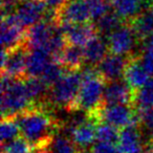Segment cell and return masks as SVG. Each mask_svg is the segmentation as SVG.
<instances>
[{
    "label": "cell",
    "instance_id": "cell-1",
    "mask_svg": "<svg viewBox=\"0 0 153 153\" xmlns=\"http://www.w3.org/2000/svg\"><path fill=\"white\" fill-rule=\"evenodd\" d=\"M47 105L46 102L36 104L14 117L19 125L23 138L30 143L34 150L51 147L56 133L61 128Z\"/></svg>",
    "mask_w": 153,
    "mask_h": 153
},
{
    "label": "cell",
    "instance_id": "cell-2",
    "mask_svg": "<svg viewBox=\"0 0 153 153\" xmlns=\"http://www.w3.org/2000/svg\"><path fill=\"white\" fill-rule=\"evenodd\" d=\"M26 89L24 79L7 76L1 78V114L2 119L15 117L35 106Z\"/></svg>",
    "mask_w": 153,
    "mask_h": 153
},
{
    "label": "cell",
    "instance_id": "cell-3",
    "mask_svg": "<svg viewBox=\"0 0 153 153\" xmlns=\"http://www.w3.org/2000/svg\"><path fill=\"white\" fill-rule=\"evenodd\" d=\"M81 74V87L72 112L84 111L86 114H88L103 105L106 81L99 74L97 68L92 66L84 69Z\"/></svg>",
    "mask_w": 153,
    "mask_h": 153
},
{
    "label": "cell",
    "instance_id": "cell-4",
    "mask_svg": "<svg viewBox=\"0 0 153 153\" xmlns=\"http://www.w3.org/2000/svg\"><path fill=\"white\" fill-rule=\"evenodd\" d=\"M81 83V72L67 71L57 83L51 87L47 103L72 112L80 91Z\"/></svg>",
    "mask_w": 153,
    "mask_h": 153
},
{
    "label": "cell",
    "instance_id": "cell-5",
    "mask_svg": "<svg viewBox=\"0 0 153 153\" xmlns=\"http://www.w3.org/2000/svg\"><path fill=\"white\" fill-rule=\"evenodd\" d=\"M87 117L96 124L106 123L115 128H124L129 126H140V122L133 105H104L92 112Z\"/></svg>",
    "mask_w": 153,
    "mask_h": 153
},
{
    "label": "cell",
    "instance_id": "cell-6",
    "mask_svg": "<svg viewBox=\"0 0 153 153\" xmlns=\"http://www.w3.org/2000/svg\"><path fill=\"white\" fill-rule=\"evenodd\" d=\"M27 44L20 45L12 51L2 49L1 51V72L2 76H7L15 79H25L26 64L30 53Z\"/></svg>",
    "mask_w": 153,
    "mask_h": 153
},
{
    "label": "cell",
    "instance_id": "cell-7",
    "mask_svg": "<svg viewBox=\"0 0 153 153\" xmlns=\"http://www.w3.org/2000/svg\"><path fill=\"white\" fill-rule=\"evenodd\" d=\"M26 43V30L20 23L15 13L2 15L1 19V45L2 49L12 51Z\"/></svg>",
    "mask_w": 153,
    "mask_h": 153
},
{
    "label": "cell",
    "instance_id": "cell-8",
    "mask_svg": "<svg viewBox=\"0 0 153 153\" xmlns=\"http://www.w3.org/2000/svg\"><path fill=\"white\" fill-rule=\"evenodd\" d=\"M140 43L133 28L128 22L107 37V44L110 53L120 56H132L134 47Z\"/></svg>",
    "mask_w": 153,
    "mask_h": 153
},
{
    "label": "cell",
    "instance_id": "cell-9",
    "mask_svg": "<svg viewBox=\"0 0 153 153\" xmlns=\"http://www.w3.org/2000/svg\"><path fill=\"white\" fill-rule=\"evenodd\" d=\"M58 30L59 26L55 22L46 19H43L42 21L28 27L26 30V44L30 51L43 49L47 51L49 43Z\"/></svg>",
    "mask_w": 153,
    "mask_h": 153
},
{
    "label": "cell",
    "instance_id": "cell-10",
    "mask_svg": "<svg viewBox=\"0 0 153 153\" xmlns=\"http://www.w3.org/2000/svg\"><path fill=\"white\" fill-rule=\"evenodd\" d=\"M91 14L87 0H72L67 2L59 12L55 18V23L84 24L90 23Z\"/></svg>",
    "mask_w": 153,
    "mask_h": 153
},
{
    "label": "cell",
    "instance_id": "cell-11",
    "mask_svg": "<svg viewBox=\"0 0 153 153\" xmlns=\"http://www.w3.org/2000/svg\"><path fill=\"white\" fill-rule=\"evenodd\" d=\"M65 36L67 44L84 47L91 39H94L98 34V30L94 23L84 24H71V23H60L58 25Z\"/></svg>",
    "mask_w": 153,
    "mask_h": 153
},
{
    "label": "cell",
    "instance_id": "cell-12",
    "mask_svg": "<svg viewBox=\"0 0 153 153\" xmlns=\"http://www.w3.org/2000/svg\"><path fill=\"white\" fill-rule=\"evenodd\" d=\"M123 78L124 81L128 84V86L134 92V94L148 84V82L150 81V76L143 65L142 56H129Z\"/></svg>",
    "mask_w": 153,
    "mask_h": 153
},
{
    "label": "cell",
    "instance_id": "cell-13",
    "mask_svg": "<svg viewBox=\"0 0 153 153\" xmlns=\"http://www.w3.org/2000/svg\"><path fill=\"white\" fill-rule=\"evenodd\" d=\"M104 105H133L135 94L125 81L117 80L106 85L103 97Z\"/></svg>",
    "mask_w": 153,
    "mask_h": 153
},
{
    "label": "cell",
    "instance_id": "cell-14",
    "mask_svg": "<svg viewBox=\"0 0 153 153\" xmlns=\"http://www.w3.org/2000/svg\"><path fill=\"white\" fill-rule=\"evenodd\" d=\"M47 7L43 0H25L16 9V16L24 27H30L34 24L42 21L43 16H46Z\"/></svg>",
    "mask_w": 153,
    "mask_h": 153
},
{
    "label": "cell",
    "instance_id": "cell-15",
    "mask_svg": "<svg viewBox=\"0 0 153 153\" xmlns=\"http://www.w3.org/2000/svg\"><path fill=\"white\" fill-rule=\"evenodd\" d=\"M98 124L89 120L87 115L80 121L74 122L69 127L71 140L79 147H87L97 140Z\"/></svg>",
    "mask_w": 153,
    "mask_h": 153
},
{
    "label": "cell",
    "instance_id": "cell-16",
    "mask_svg": "<svg viewBox=\"0 0 153 153\" xmlns=\"http://www.w3.org/2000/svg\"><path fill=\"white\" fill-rule=\"evenodd\" d=\"M128 59L129 56L126 57V56L109 53L96 68L106 82L117 81L120 80L119 78L123 76L126 65L128 63Z\"/></svg>",
    "mask_w": 153,
    "mask_h": 153
},
{
    "label": "cell",
    "instance_id": "cell-17",
    "mask_svg": "<svg viewBox=\"0 0 153 153\" xmlns=\"http://www.w3.org/2000/svg\"><path fill=\"white\" fill-rule=\"evenodd\" d=\"M117 147L122 153H144V143L138 126H129L122 129Z\"/></svg>",
    "mask_w": 153,
    "mask_h": 153
},
{
    "label": "cell",
    "instance_id": "cell-18",
    "mask_svg": "<svg viewBox=\"0 0 153 153\" xmlns=\"http://www.w3.org/2000/svg\"><path fill=\"white\" fill-rule=\"evenodd\" d=\"M53 61L60 64L66 71H78L81 69L85 62L84 47L67 44L61 55Z\"/></svg>",
    "mask_w": 153,
    "mask_h": 153
},
{
    "label": "cell",
    "instance_id": "cell-19",
    "mask_svg": "<svg viewBox=\"0 0 153 153\" xmlns=\"http://www.w3.org/2000/svg\"><path fill=\"white\" fill-rule=\"evenodd\" d=\"M108 51L107 41H105L102 36L97 35L84 46L85 62L89 63L94 67H97L106 58Z\"/></svg>",
    "mask_w": 153,
    "mask_h": 153
},
{
    "label": "cell",
    "instance_id": "cell-20",
    "mask_svg": "<svg viewBox=\"0 0 153 153\" xmlns=\"http://www.w3.org/2000/svg\"><path fill=\"white\" fill-rule=\"evenodd\" d=\"M128 23L131 25L140 43L153 36V7L144 11Z\"/></svg>",
    "mask_w": 153,
    "mask_h": 153
},
{
    "label": "cell",
    "instance_id": "cell-21",
    "mask_svg": "<svg viewBox=\"0 0 153 153\" xmlns=\"http://www.w3.org/2000/svg\"><path fill=\"white\" fill-rule=\"evenodd\" d=\"M53 58L47 51L43 49H35L30 51L27 57V64H26V76L32 78H39L45 68L47 67Z\"/></svg>",
    "mask_w": 153,
    "mask_h": 153
},
{
    "label": "cell",
    "instance_id": "cell-22",
    "mask_svg": "<svg viewBox=\"0 0 153 153\" xmlns=\"http://www.w3.org/2000/svg\"><path fill=\"white\" fill-rule=\"evenodd\" d=\"M124 23H126V22L122 18H120L114 12L109 11L106 15L97 20L94 22V25H96L99 35L108 37L113 32H115L117 28L121 27Z\"/></svg>",
    "mask_w": 153,
    "mask_h": 153
},
{
    "label": "cell",
    "instance_id": "cell-23",
    "mask_svg": "<svg viewBox=\"0 0 153 153\" xmlns=\"http://www.w3.org/2000/svg\"><path fill=\"white\" fill-rule=\"evenodd\" d=\"M66 70L62 67L60 64H58L57 62L53 61L47 65V67L45 68V70L43 71V74H41V76H39L47 86H53V84H56L62 76L66 74Z\"/></svg>",
    "mask_w": 153,
    "mask_h": 153
},
{
    "label": "cell",
    "instance_id": "cell-24",
    "mask_svg": "<svg viewBox=\"0 0 153 153\" xmlns=\"http://www.w3.org/2000/svg\"><path fill=\"white\" fill-rule=\"evenodd\" d=\"M1 143L5 144L7 142L15 140L18 137L20 131V127L14 117L2 119L1 122Z\"/></svg>",
    "mask_w": 153,
    "mask_h": 153
},
{
    "label": "cell",
    "instance_id": "cell-25",
    "mask_svg": "<svg viewBox=\"0 0 153 153\" xmlns=\"http://www.w3.org/2000/svg\"><path fill=\"white\" fill-rule=\"evenodd\" d=\"M120 137V132L114 126L106 123H101L97 127V140L102 143L117 144Z\"/></svg>",
    "mask_w": 153,
    "mask_h": 153
},
{
    "label": "cell",
    "instance_id": "cell-26",
    "mask_svg": "<svg viewBox=\"0 0 153 153\" xmlns=\"http://www.w3.org/2000/svg\"><path fill=\"white\" fill-rule=\"evenodd\" d=\"M34 148L23 137H17L15 140L2 144V153H33Z\"/></svg>",
    "mask_w": 153,
    "mask_h": 153
},
{
    "label": "cell",
    "instance_id": "cell-27",
    "mask_svg": "<svg viewBox=\"0 0 153 153\" xmlns=\"http://www.w3.org/2000/svg\"><path fill=\"white\" fill-rule=\"evenodd\" d=\"M135 104L140 108L153 107V79L135 94Z\"/></svg>",
    "mask_w": 153,
    "mask_h": 153
},
{
    "label": "cell",
    "instance_id": "cell-28",
    "mask_svg": "<svg viewBox=\"0 0 153 153\" xmlns=\"http://www.w3.org/2000/svg\"><path fill=\"white\" fill-rule=\"evenodd\" d=\"M51 150V153H79L76 151V144L72 142L71 138L63 135L56 136Z\"/></svg>",
    "mask_w": 153,
    "mask_h": 153
},
{
    "label": "cell",
    "instance_id": "cell-29",
    "mask_svg": "<svg viewBox=\"0 0 153 153\" xmlns=\"http://www.w3.org/2000/svg\"><path fill=\"white\" fill-rule=\"evenodd\" d=\"M91 153H122L115 144L98 142L91 148Z\"/></svg>",
    "mask_w": 153,
    "mask_h": 153
},
{
    "label": "cell",
    "instance_id": "cell-30",
    "mask_svg": "<svg viewBox=\"0 0 153 153\" xmlns=\"http://www.w3.org/2000/svg\"><path fill=\"white\" fill-rule=\"evenodd\" d=\"M143 56L147 58H150V59H153V36H151L148 40H146L144 42Z\"/></svg>",
    "mask_w": 153,
    "mask_h": 153
},
{
    "label": "cell",
    "instance_id": "cell-31",
    "mask_svg": "<svg viewBox=\"0 0 153 153\" xmlns=\"http://www.w3.org/2000/svg\"><path fill=\"white\" fill-rule=\"evenodd\" d=\"M142 62L143 65H144L146 71L148 72V74L150 76H153V59H150V58H147L142 56Z\"/></svg>",
    "mask_w": 153,
    "mask_h": 153
},
{
    "label": "cell",
    "instance_id": "cell-32",
    "mask_svg": "<svg viewBox=\"0 0 153 153\" xmlns=\"http://www.w3.org/2000/svg\"><path fill=\"white\" fill-rule=\"evenodd\" d=\"M144 153H153V147L149 146V148H147L146 151H144Z\"/></svg>",
    "mask_w": 153,
    "mask_h": 153
},
{
    "label": "cell",
    "instance_id": "cell-33",
    "mask_svg": "<svg viewBox=\"0 0 153 153\" xmlns=\"http://www.w3.org/2000/svg\"><path fill=\"white\" fill-rule=\"evenodd\" d=\"M22 1H25V0H16V2H22Z\"/></svg>",
    "mask_w": 153,
    "mask_h": 153
},
{
    "label": "cell",
    "instance_id": "cell-34",
    "mask_svg": "<svg viewBox=\"0 0 153 153\" xmlns=\"http://www.w3.org/2000/svg\"><path fill=\"white\" fill-rule=\"evenodd\" d=\"M79 153H87V152H84V151H80Z\"/></svg>",
    "mask_w": 153,
    "mask_h": 153
},
{
    "label": "cell",
    "instance_id": "cell-35",
    "mask_svg": "<svg viewBox=\"0 0 153 153\" xmlns=\"http://www.w3.org/2000/svg\"><path fill=\"white\" fill-rule=\"evenodd\" d=\"M69 1H72V0H68V2H69Z\"/></svg>",
    "mask_w": 153,
    "mask_h": 153
}]
</instances>
